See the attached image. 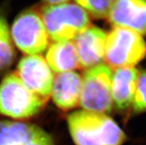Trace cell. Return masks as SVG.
Here are the masks:
<instances>
[{"instance_id": "cell-6", "label": "cell", "mask_w": 146, "mask_h": 145, "mask_svg": "<svg viewBox=\"0 0 146 145\" xmlns=\"http://www.w3.org/2000/svg\"><path fill=\"white\" fill-rule=\"evenodd\" d=\"M11 36L17 48L28 55L43 53L49 43L41 14L31 9L22 12L15 19Z\"/></svg>"}, {"instance_id": "cell-7", "label": "cell", "mask_w": 146, "mask_h": 145, "mask_svg": "<svg viewBox=\"0 0 146 145\" xmlns=\"http://www.w3.org/2000/svg\"><path fill=\"white\" fill-rule=\"evenodd\" d=\"M16 73L31 92L44 101H48L51 95L54 76L42 56L28 55L22 57Z\"/></svg>"}, {"instance_id": "cell-14", "label": "cell", "mask_w": 146, "mask_h": 145, "mask_svg": "<svg viewBox=\"0 0 146 145\" xmlns=\"http://www.w3.org/2000/svg\"><path fill=\"white\" fill-rule=\"evenodd\" d=\"M15 50L5 19L0 16V72L6 70L13 63Z\"/></svg>"}, {"instance_id": "cell-2", "label": "cell", "mask_w": 146, "mask_h": 145, "mask_svg": "<svg viewBox=\"0 0 146 145\" xmlns=\"http://www.w3.org/2000/svg\"><path fill=\"white\" fill-rule=\"evenodd\" d=\"M41 17L48 36L55 42L74 41L90 26L88 13L72 3L46 6L42 11Z\"/></svg>"}, {"instance_id": "cell-5", "label": "cell", "mask_w": 146, "mask_h": 145, "mask_svg": "<svg viewBox=\"0 0 146 145\" xmlns=\"http://www.w3.org/2000/svg\"><path fill=\"white\" fill-rule=\"evenodd\" d=\"M112 75V69L104 64L85 72L82 78L80 99V105L84 110L104 114L111 112L113 107Z\"/></svg>"}, {"instance_id": "cell-3", "label": "cell", "mask_w": 146, "mask_h": 145, "mask_svg": "<svg viewBox=\"0 0 146 145\" xmlns=\"http://www.w3.org/2000/svg\"><path fill=\"white\" fill-rule=\"evenodd\" d=\"M46 101L31 92L16 73L4 78L0 84V114L24 119L39 113Z\"/></svg>"}, {"instance_id": "cell-15", "label": "cell", "mask_w": 146, "mask_h": 145, "mask_svg": "<svg viewBox=\"0 0 146 145\" xmlns=\"http://www.w3.org/2000/svg\"><path fill=\"white\" fill-rule=\"evenodd\" d=\"M114 0H75V2L86 13L96 19L108 17Z\"/></svg>"}, {"instance_id": "cell-9", "label": "cell", "mask_w": 146, "mask_h": 145, "mask_svg": "<svg viewBox=\"0 0 146 145\" xmlns=\"http://www.w3.org/2000/svg\"><path fill=\"white\" fill-rule=\"evenodd\" d=\"M108 17L113 27L146 34V0H114Z\"/></svg>"}, {"instance_id": "cell-10", "label": "cell", "mask_w": 146, "mask_h": 145, "mask_svg": "<svg viewBox=\"0 0 146 145\" xmlns=\"http://www.w3.org/2000/svg\"><path fill=\"white\" fill-rule=\"evenodd\" d=\"M107 33L95 26H88L75 38L80 68L89 69L105 61Z\"/></svg>"}, {"instance_id": "cell-1", "label": "cell", "mask_w": 146, "mask_h": 145, "mask_svg": "<svg viewBox=\"0 0 146 145\" xmlns=\"http://www.w3.org/2000/svg\"><path fill=\"white\" fill-rule=\"evenodd\" d=\"M67 121L76 145H122L126 140L125 132L106 114L79 110Z\"/></svg>"}, {"instance_id": "cell-17", "label": "cell", "mask_w": 146, "mask_h": 145, "mask_svg": "<svg viewBox=\"0 0 146 145\" xmlns=\"http://www.w3.org/2000/svg\"><path fill=\"white\" fill-rule=\"evenodd\" d=\"M44 1L48 5H56L59 4L66 3V2H68V0H44Z\"/></svg>"}, {"instance_id": "cell-11", "label": "cell", "mask_w": 146, "mask_h": 145, "mask_svg": "<svg viewBox=\"0 0 146 145\" xmlns=\"http://www.w3.org/2000/svg\"><path fill=\"white\" fill-rule=\"evenodd\" d=\"M82 77L74 71L58 73L54 79L51 96L55 105L62 110H68L80 104Z\"/></svg>"}, {"instance_id": "cell-4", "label": "cell", "mask_w": 146, "mask_h": 145, "mask_svg": "<svg viewBox=\"0 0 146 145\" xmlns=\"http://www.w3.org/2000/svg\"><path fill=\"white\" fill-rule=\"evenodd\" d=\"M146 56V42L134 31L114 28L107 34L105 60L111 68H133Z\"/></svg>"}, {"instance_id": "cell-8", "label": "cell", "mask_w": 146, "mask_h": 145, "mask_svg": "<svg viewBox=\"0 0 146 145\" xmlns=\"http://www.w3.org/2000/svg\"><path fill=\"white\" fill-rule=\"evenodd\" d=\"M0 145H54L43 129L32 124L0 121Z\"/></svg>"}, {"instance_id": "cell-13", "label": "cell", "mask_w": 146, "mask_h": 145, "mask_svg": "<svg viewBox=\"0 0 146 145\" xmlns=\"http://www.w3.org/2000/svg\"><path fill=\"white\" fill-rule=\"evenodd\" d=\"M45 59L52 71L57 73L81 68L74 41L53 43L47 50Z\"/></svg>"}, {"instance_id": "cell-12", "label": "cell", "mask_w": 146, "mask_h": 145, "mask_svg": "<svg viewBox=\"0 0 146 145\" xmlns=\"http://www.w3.org/2000/svg\"><path fill=\"white\" fill-rule=\"evenodd\" d=\"M139 71L135 68L115 69L111 81L113 105L118 110H125L133 104Z\"/></svg>"}, {"instance_id": "cell-16", "label": "cell", "mask_w": 146, "mask_h": 145, "mask_svg": "<svg viewBox=\"0 0 146 145\" xmlns=\"http://www.w3.org/2000/svg\"><path fill=\"white\" fill-rule=\"evenodd\" d=\"M134 112L142 113L146 111V71L139 73L137 79L135 95L133 101Z\"/></svg>"}]
</instances>
